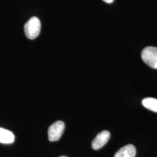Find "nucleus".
I'll list each match as a JSON object with an SVG mask.
<instances>
[{
    "label": "nucleus",
    "instance_id": "1a4fd4ad",
    "mask_svg": "<svg viewBox=\"0 0 157 157\" xmlns=\"http://www.w3.org/2000/svg\"><path fill=\"white\" fill-rule=\"evenodd\" d=\"M66 157V156H61V157Z\"/></svg>",
    "mask_w": 157,
    "mask_h": 157
},
{
    "label": "nucleus",
    "instance_id": "423d86ee",
    "mask_svg": "<svg viewBox=\"0 0 157 157\" xmlns=\"http://www.w3.org/2000/svg\"><path fill=\"white\" fill-rule=\"evenodd\" d=\"M15 140V136L11 131L0 128V143L11 144Z\"/></svg>",
    "mask_w": 157,
    "mask_h": 157
},
{
    "label": "nucleus",
    "instance_id": "f03ea898",
    "mask_svg": "<svg viewBox=\"0 0 157 157\" xmlns=\"http://www.w3.org/2000/svg\"><path fill=\"white\" fill-rule=\"evenodd\" d=\"M141 58L148 66L157 69V47H146L141 52Z\"/></svg>",
    "mask_w": 157,
    "mask_h": 157
},
{
    "label": "nucleus",
    "instance_id": "39448f33",
    "mask_svg": "<svg viewBox=\"0 0 157 157\" xmlns=\"http://www.w3.org/2000/svg\"><path fill=\"white\" fill-rule=\"evenodd\" d=\"M136 149L133 144H128L120 148L117 152L114 157H135Z\"/></svg>",
    "mask_w": 157,
    "mask_h": 157
},
{
    "label": "nucleus",
    "instance_id": "f257e3e1",
    "mask_svg": "<svg viewBox=\"0 0 157 157\" xmlns=\"http://www.w3.org/2000/svg\"><path fill=\"white\" fill-rule=\"evenodd\" d=\"M25 33L29 39H36L40 33L41 22L37 17H31L24 26Z\"/></svg>",
    "mask_w": 157,
    "mask_h": 157
},
{
    "label": "nucleus",
    "instance_id": "20e7f679",
    "mask_svg": "<svg viewBox=\"0 0 157 157\" xmlns=\"http://www.w3.org/2000/svg\"><path fill=\"white\" fill-rule=\"evenodd\" d=\"M110 137L111 134L108 131L104 130L101 132L97 135L91 144L92 148L95 150L100 149L107 144L110 139Z\"/></svg>",
    "mask_w": 157,
    "mask_h": 157
},
{
    "label": "nucleus",
    "instance_id": "6e6552de",
    "mask_svg": "<svg viewBox=\"0 0 157 157\" xmlns=\"http://www.w3.org/2000/svg\"><path fill=\"white\" fill-rule=\"evenodd\" d=\"M104 2H105L106 3H108V4H111L113 2V1H114V0H103Z\"/></svg>",
    "mask_w": 157,
    "mask_h": 157
},
{
    "label": "nucleus",
    "instance_id": "0eeeda50",
    "mask_svg": "<svg viewBox=\"0 0 157 157\" xmlns=\"http://www.w3.org/2000/svg\"><path fill=\"white\" fill-rule=\"evenodd\" d=\"M142 104L147 109L153 112H157V99L148 97L143 100Z\"/></svg>",
    "mask_w": 157,
    "mask_h": 157
},
{
    "label": "nucleus",
    "instance_id": "7ed1b4c3",
    "mask_svg": "<svg viewBox=\"0 0 157 157\" xmlns=\"http://www.w3.org/2000/svg\"><path fill=\"white\" fill-rule=\"evenodd\" d=\"M65 129L63 122L58 121L52 124L48 130V137L50 141H56L59 140Z\"/></svg>",
    "mask_w": 157,
    "mask_h": 157
}]
</instances>
